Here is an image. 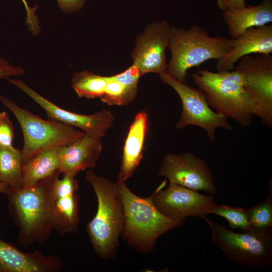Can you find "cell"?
I'll return each mask as SVG.
<instances>
[{
  "instance_id": "obj_22",
  "label": "cell",
  "mask_w": 272,
  "mask_h": 272,
  "mask_svg": "<svg viewBox=\"0 0 272 272\" xmlns=\"http://www.w3.org/2000/svg\"><path fill=\"white\" fill-rule=\"evenodd\" d=\"M108 80V76L84 70L73 74L71 86L79 97L94 99L101 97Z\"/></svg>"
},
{
  "instance_id": "obj_3",
  "label": "cell",
  "mask_w": 272,
  "mask_h": 272,
  "mask_svg": "<svg viewBox=\"0 0 272 272\" xmlns=\"http://www.w3.org/2000/svg\"><path fill=\"white\" fill-rule=\"evenodd\" d=\"M120 190L124 211V224L122 237L139 252L152 251L157 239L162 234L181 226L184 219L168 217L156 207L152 196H138L125 182H116Z\"/></svg>"
},
{
  "instance_id": "obj_32",
  "label": "cell",
  "mask_w": 272,
  "mask_h": 272,
  "mask_svg": "<svg viewBox=\"0 0 272 272\" xmlns=\"http://www.w3.org/2000/svg\"><path fill=\"white\" fill-rule=\"evenodd\" d=\"M9 188L7 184L0 181V192L6 193Z\"/></svg>"
},
{
  "instance_id": "obj_24",
  "label": "cell",
  "mask_w": 272,
  "mask_h": 272,
  "mask_svg": "<svg viewBox=\"0 0 272 272\" xmlns=\"http://www.w3.org/2000/svg\"><path fill=\"white\" fill-rule=\"evenodd\" d=\"M209 214H215L225 219L232 229H240L247 231L253 229L250 227L248 218L247 210L242 208H234L227 205L213 206Z\"/></svg>"
},
{
  "instance_id": "obj_14",
  "label": "cell",
  "mask_w": 272,
  "mask_h": 272,
  "mask_svg": "<svg viewBox=\"0 0 272 272\" xmlns=\"http://www.w3.org/2000/svg\"><path fill=\"white\" fill-rule=\"evenodd\" d=\"M57 173L53 180L50 192L51 207L54 230L60 235L76 232L80 222L79 183L75 177Z\"/></svg>"
},
{
  "instance_id": "obj_15",
  "label": "cell",
  "mask_w": 272,
  "mask_h": 272,
  "mask_svg": "<svg viewBox=\"0 0 272 272\" xmlns=\"http://www.w3.org/2000/svg\"><path fill=\"white\" fill-rule=\"evenodd\" d=\"M63 268L57 256L39 250L24 252L0 238V272H60Z\"/></svg>"
},
{
  "instance_id": "obj_28",
  "label": "cell",
  "mask_w": 272,
  "mask_h": 272,
  "mask_svg": "<svg viewBox=\"0 0 272 272\" xmlns=\"http://www.w3.org/2000/svg\"><path fill=\"white\" fill-rule=\"evenodd\" d=\"M26 12V22L30 32L34 35L38 34L40 31L39 19L35 14L36 7L31 8L26 0H21Z\"/></svg>"
},
{
  "instance_id": "obj_27",
  "label": "cell",
  "mask_w": 272,
  "mask_h": 272,
  "mask_svg": "<svg viewBox=\"0 0 272 272\" xmlns=\"http://www.w3.org/2000/svg\"><path fill=\"white\" fill-rule=\"evenodd\" d=\"M14 137L13 123L5 111L0 112V145L4 147L13 146Z\"/></svg>"
},
{
  "instance_id": "obj_25",
  "label": "cell",
  "mask_w": 272,
  "mask_h": 272,
  "mask_svg": "<svg viewBox=\"0 0 272 272\" xmlns=\"http://www.w3.org/2000/svg\"><path fill=\"white\" fill-rule=\"evenodd\" d=\"M108 82L100 98L109 105H126L132 102L137 95L132 93L120 83L108 76Z\"/></svg>"
},
{
  "instance_id": "obj_29",
  "label": "cell",
  "mask_w": 272,
  "mask_h": 272,
  "mask_svg": "<svg viewBox=\"0 0 272 272\" xmlns=\"http://www.w3.org/2000/svg\"><path fill=\"white\" fill-rule=\"evenodd\" d=\"M87 0H57L60 9L65 13H73L84 7Z\"/></svg>"
},
{
  "instance_id": "obj_21",
  "label": "cell",
  "mask_w": 272,
  "mask_h": 272,
  "mask_svg": "<svg viewBox=\"0 0 272 272\" xmlns=\"http://www.w3.org/2000/svg\"><path fill=\"white\" fill-rule=\"evenodd\" d=\"M22 157L21 150L0 145V181L10 189H21L22 184Z\"/></svg>"
},
{
  "instance_id": "obj_33",
  "label": "cell",
  "mask_w": 272,
  "mask_h": 272,
  "mask_svg": "<svg viewBox=\"0 0 272 272\" xmlns=\"http://www.w3.org/2000/svg\"><path fill=\"white\" fill-rule=\"evenodd\" d=\"M9 64V63L8 61H7L6 60H5L4 59L0 57V64Z\"/></svg>"
},
{
  "instance_id": "obj_16",
  "label": "cell",
  "mask_w": 272,
  "mask_h": 272,
  "mask_svg": "<svg viewBox=\"0 0 272 272\" xmlns=\"http://www.w3.org/2000/svg\"><path fill=\"white\" fill-rule=\"evenodd\" d=\"M103 149L100 138L87 134L58 148L59 172L76 176L95 167Z\"/></svg>"
},
{
  "instance_id": "obj_13",
  "label": "cell",
  "mask_w": 272,
  "mask_h": 272,
  "mask_svg": "<svg viewBox=\"0 0 272 272\" xmlns=\"http://www.w3.org/2000/svg\"><path fill=\"white\" fill-rule=\"evenodd\" d=\"M170 27L166 20L153 22L137 37L131 55L133 64L142 76L150 73L160 75L166 72L165 52L169 45Z\"/></svg>"
},
{
  "instance_id": "obj_2",
  "label": "cell",
  "mask_w": 272,
  "mask_h": 272,
  "mask_svg": "<svg viewBox=\"0 0 272 272\" xmlns=\"http://www.w3.org/2000/svg\"><path fill=\"white\" fill-rule=\"evenodd\" d=\"M85 179L93 187L98 202L96 215L86 225V231L98 257L113 258L124 224V207L118 184L92 170L87 172Z\"/></svg>"
},
{
  "instance_id": "obj_31",
  "label": "cell",
  "mask_w": 272,
  "mask_h": 272,
  "mask_svg": "<svg viewBox=\"0 0 272 272\" xmlns=\"http://www.w3.org/2000/svg\"><path fill=\"white\" fill-rule=\"evenodd\" d=\"M218 8L223 12L231 9H240L247 6L245 0H216Z\"/></svg>"
},
{
  "instance_id": "obj_8",
  "label": "cell",
  "mask_w": 272,
  "mask_h": 272,
  "mask_svg": "<svg viewBox=\"0 0 272 272\" xmlns=\"http://www.w3.org/2000/svg\"><path fill=\"white\" fill-rule=\"evenodd\" d=\"M243 79L249 110L266 127H272V56L242 57L235 67Z\"/></svg>"
},
{
  "instance_id": "obj_11",
  "label": "cell",
  "mask_w": 272,
  "mask_h": 272,
  "mask_svg": "<svg viewBox=\"0 0 272 272\" xmlns=\"http://www.w3.org/2000/svg\"><path fill=\"white\" fill-rule=\"evenodd\" d=\"M7 80L43 108L48 118L80 128L89 136L101 139L113 124L115 117L108 110H102L91 115L75 113L57 106L20 79L10 78Z\"/></svg>"
},
{
  "instance_id": "obj_17",
  "label": "cell",
  "mask_w": 272,
  "mask_h": 272,
  "mask_svg": "<svg viewBox=\"0 0 272 272\" xmlns=\"http://www.w3.org/2000/svg\"><path fill=\"white\" fill-rule=\"evenodd\" d=\"M232 50L218 60L217 71L233 70L242 57L251 53L271 54L272 25L267 24L246 30L239 37L230 39Z\"/></svg>"
},
{
  "instance_id": "obj_7",
  "label": "cell",
  "mask_w": 272,
  "mask_h": 272,
  "mask_svg": "<svg viewBox=\"0 0 272 272\" xmlns=\"http://www.w3.org/2000/svg\"><path fill=\"white\" fill-rule=\"evenodd\" d=\"M212 231V241L233 262L253 267L272 261V232L252 229L239 233L223 225L203 218Z\"/></svg>"
},
{
  "instance_id": "obj_18",
  "label": "cell",
  "mask_w": 272,
  "mask_h": 272,
  "mask_svg": "<svg viewBox=\"0 0 272 272\" xmlns=\"http://www.w3.org/2000/svg\"><path fill=\"white\" fill-rule=\"evenodd\" d=\"M148 130V114L141 111L135 115L125 140L118 180L125 182L132 176L139 165Z\"/></svg>"
},
{
  "instance_id": "obj_1",
  "label": "cell",
  "mask_w": 272,
  "mask_h": 272,
  "mask_svg": "<svg viewBox=\"0 0 272 272\" xmlns=\"http://www.w3.org/2000/svg\"><path fill=\"white\" fill-rule=\"evenodd\" d=\"M59 172L29 187L9 188L6 193L9 215L19 230L18 240L25 247L46 242L54 230L50 192L53 178Z\"/></svg>"
},
{
  "instance_id": "obj_10",
  "label": "cell",
  "mask_w": 272,
  "mask_h": 272,
  "mask_svg": "<svg viewBox=\"0 0 272 272\" xmlns=\"http://www.w3.org/2000/svg\"><path fill=\"white\" fill-rule=\"evenodd\" d=\"M157 174L167 178L169 183L195 191L218 193L209 165L191 152L166 154Z\"/></svg>"
},
{
  "instance_id": "obj_9",
  "label": "cell",
  "mask_w": 272,
  "mask_h": 272,
  "mask_svg": "<svg viewBox=\"0 0 272 272\" xmlns=\"http://www.w3.org/2000/svg\"><path fill=\"white\" fill-rule=\"evenodd\" d=\"M160 78L162 82L177 93L182 103V111L176 124V128L182 129L190 125L199 127L207 132L213 142L215 141L218 128L233 130L228 119L211 109L205 94L198 88L180 82L166 72L160 74Z\"/></svg>"
},
{
  "instance_id": "obj_5",
  "label": "cell",
  "mask_w": 272,
  "mask_h": 272,
  "mask_svg": "<svg viewBox=\"0 0 272 272\" xmlns=\"http://www.w3.org/2000/svg\"><path fill=\"white\" fill-rule=\"evenodd\" d=\"M192 78L216 112L235 120L242 127L251 125L253 115L239 72L235 70L213 72L202 69L193 73Z\"/></svg>"
},
{
  "instance_id": "obj_12",
  "label": "cell",
  "mask_w": 272,
  "mask_h": 272,
  "mask_svg": "<svg viewBox=\"0 0 272 272\" xmlns=\"http://www.w3.org/2000/svg\"><path fill=\"white\" fill-rule=\"evenodd\" d=\"M165 184L166 182H163L151 196L158 210L168 217L185 219L188 216H193L203 219L216 205L212 196L201 194L172 183L163 190Z\"/></svg>"
},
{
  "instance_id": "obj_6",
  "label": "cell",
  "mask_w": 272,
  "mask_h": 272,
  "mask_svg": "<svg viewBox=\"0 0 272 272\" xmlns=\"http://www.w3.org/2000/svg\"><path fill=\"white\" fill-rule=\"evenodd\" d=\"M0 101L20 125L24 138L23 164L44 149L68 144L87 134L71 125L49 118L42 119L1 94Z\"/></svg>"
},
{
  "instance_id": "obj_20",
  "label": "cell",
  "mask_w": 272,
  "mask_h": 272,
  "mask_svg": "<svg viewBox=\"0 0 272 272\" xmlns=\"http://www.w3.org/2000/svg\"><path fill=\"white\" fill-rule=\"evenodd\" d=\"M58 148L44 149L23 164L22 188L33 185L59 172Z\"/></svg>"
},
{
  "instance_id": "obj_26",
  "label": "cell",
  "mask_w": 272,
  "mask_h": 272,
  "mask_svg": "<svg viewBox=\"0 0 272 272\" xmlns=\"http://www.w3.org/2000/svg\"><path fill=\"white\" fill-rule=\"evenodd\" d=\"M142 76L139 69L132 64L123 72L115 75L110 76V77L122 84L131 92L137 95L138 82Z\"/></svg>"
},
{
  "instance_id": "obj_23",
  "label": "cell",
  "mask_w": 272,
  "mask_h": 272,
  "mask_svg": "<svg viewBox=\"0 0 272 272\" xmlns=\"http://www.w3.org/2000/svg\"><path fill=\"white\" fill-rule=\"evenodd\" d=\"M252 229L264 232H272V188L269 185L268 195L259 204L247 210Z\"/></svg>"
},
{
  "instance_id": "obj_4",
  "label": "cell",
  "mask_w": 272,
  "mask_h": 272,
  "mask_svg": "<svg viewBox=\"0 0 272 272\" xmlns=\"http://www.w3.org/2000/svg\"><path fill=\"white\" fill-rule=\"evenodd\" d=\"M168 48L171 59L166 73L183 83H186L189 69L210 59L218 60L232 50L230 39L211 36L206 29L197 25L187 29L171 26Z\"/></svg>"
},
{
  "instance_id": "obj_19",
  "label": "cell",
  "mask_w": 272,
  "mask_h": 272,
  "mask_svg": "<svg viewBox=\"0 0 272 272\" xmlns=\"http://www.w3.org/2000/svg\"><path fill=\"white\" fill-rule=\"evenodd\" d=\"M223 20L232 39H236L246 30L268 24L272 22V0H263L255 6L225 11Z\"/></svg>"
},
{
  "instance_id": "obj_30",
  "label": "cell",
  "mask_w": 272,
  "mask_h": 272,
  "mask_svg": "<svg viewBox=\"0 0 272 272\" xmlns=\"http://www.w3.org/2000/svg\"><path fill=\"white\" fill-rule=\"evenodd\" d=\"M24 73L25 70L20 66H13L10 64H0V79L21 76Z\"/></svg>"
}]
</instances>
